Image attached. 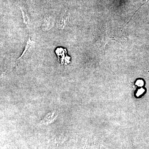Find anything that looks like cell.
I'll use <instances>...</instances> for the list:
<instances>
[{"label": "cell", "instance_id": "ba28073f", "mask_svg": "<svg viewBox=\"0 0 149 149\" xmlns=\"http://www.w3.org/2000/svg\"><path fill=\"white\" fill-rule=\"evenodd\" d=\"M144 92V90L143 89H140V90H139V91H138L137 93V96H139L141 95V94H143V93Z\"/></svg>", "mask_w": 149, "mask_h": 149}, {"label": "cell", "instance_id": "5b68a950", "mask_svg": "<svg viewBox=\"0 0 149 149\" xmlns=\"http://www.w3.org/2000/svg\"><path fill=\"white\" fill-rule=\"evenodd\" d=\"M19 8H20V10L21 11L22 14V17H23L24 23L27 25V27H29V19L28 15H27V12L22 8L20 7Z\"/></svg>", "mask_w": 149, "mask_h": 149}, {"label": "cell", "instance_id": "3957f363", "mask_svg": "<svg viewBox=\"0 0 149 149\" xmlns=\"http://www.w3.org/2000/svg\"><path fill=\"white\" fill-rule=\"evenodd\" d=\"M54 22L52 18L51 17H47L44 19L42 24V28L45 31L49 30L53 27Z\"/></svg>", "mask_w": 149, "mask_h": 149}, {"label": "cell", "instance_id": "8992f818", "mask_svg": "<svg viewBox=\"0 0 149 149\" xmlns=\"http://www.w3.org/2000/svg\"><path fill=\"white\" fill-rule=\"evenodd\" d=\"M65 13L64 14H63L62 16L58 20L57 26L59 29H63L64 28L65 25Z\"/></svg>", "mask_w": 149, "mask_h": 149}, {"label": "cell", "instance_id": "6da1fadb", "mask_svg": "<svg viewBox=\"0 0 149 149\" xmlns=\"http://www.w3.org/2000/svg\"><path fill=\"white\" fill-rule=\"evenodd\" d=\"M61 53L59 49L58 48L56 51V53L58 57L59 61L60 60L61 63L63 65H67L69 64L70 63V57L68 56L66 54V50L63 48H61Z\"/></svg>", "mask_w": 149, "mask_h": 149}, {"label": "cell", "instance_id": "7a4b0ae2", "mask_svg": "<svg viewBox=\"0 0 149 149\" xmlns=\"http://www.w3.org/2000/svg\"><path fill=\"white\" fill-rule=\"evenodd\" d=\"M34 44H35V42L30 39V36H29V37H28L27 42H26L24 51L22 52V54L20 55L19 57L17 59V60H19L22 58L24 55L28 52V51L32 47V46L34 45Z\"/></svg>", "mask_w": 149, "mask_h": 149}, {"label": "cell", "instance_id": "52a82bcc", "mask_svg": "<svg viewBox=\"0 0 149 149\" xmlns=\"http://www.w3.org/2000/svg\"><path fill=\"white\" fill-rule=\"evenodd\" d=\"M136 85H137L139 86H142L143 85L144 83L143 80H138V81L136 82Z\"/></svg>", "mask_w": 149, "mask_h": 149}, {"label": "cell", "instance_id": "277c9868", "mask_svg": "<svg viewBox=\"0 0 149 149\" xmlns=\"http://www.w3.org/2000/svg\"><path fill=\"white\" fill-rule=\"evenodd\" d=\"M56 115L55 113L51 112L48 113L47 115L43 119L42 122L44 123V124H48L50 122H52L53 120H54L56 118Z\"/></svg>", "mask_w": 149, "mask_h": 149}]
</instances>
